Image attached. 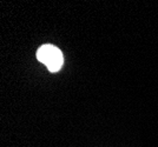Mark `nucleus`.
<instances>
[{
    "mask_svg": "<svg viewBox=\"0 0 158 147\" xmlns=\"http://www.w3.org/2000/svg\"><path fill=\"white\" fill-rule=\"evenodd\" d=\"M37 59L47 67L51 73L59 72L64 65V55L57 46L52 44H44L37 51Z\"/></svg>",
    "mask_w": 158,
    "mask_h": 147,
    "instance_id": "f257e3e1",
    "label": "nucleus"
}]
</instances>
